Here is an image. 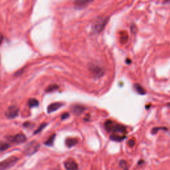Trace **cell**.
Masks as SVG:
<instances>
[{
	"label": "cell",
	"mask_w": 170,
	"mask_h": 170,
	"mask_svg": "<svg viewBox=\"0 0 170 170\" xmlns=\"http://www.w3.org/2000/svg\"><path fill=\"white\" fill-rule=\"evenodd\" d=\"M104 127L110 134V138L113 141L120 142L126 137V128L112 120H108L104 123Z\"/></svg>",
	"instance_id": "6da1fadb"
},
{
	"label": "cell",
	"mask_w": 170,
	"mask_h": 170,
	"mask_svg": "<svg viewBox=\"0 0 170 170\" xmlns=\"http://www.w3.org/2000/svg\"><path fill=\"white\" fill-rule=\"evenodd\" d=\"M108 22V17H102L96 19L93 25V31L96 34L100 33L103 31L104 27H106L107 23Z\"/></svg>",
	"instance_id": "7a4b0ae2"
},
{
	"label": "cell",
	"mask_w": 170,
	"mask_h": 170,
	"mask_svg": "<svg viewBox=\"0 0 170 170\" xmlns=\"http://www.w3.org/2000/svg\"><path fill=\"white\" fill-rule=\"evenodd\" d=\"M18 158L15 156H10L4 161H0V170H6L11 168L17 163Z\"/></svg>",
	"instance_id": "3957f363"
},
{
	"label": "cell",
	"mask_w": 170,
	"mask_h": 170,
	"mask_svg": "<svg viewBox=\"0 0 170 170\" xmlns=\"http://www.w3.org/2000/svg\"><path fill=\"white\" fill-rule=\"evenodd\" d=\"M39 143L36 141H32L25 146L24 148V152L27 156H32L39 150Z\"/></svg>",
	"instance_id": "277c9868"
},
{
	"label": "cell",
	"mask_w": 170,
	"mask_h": 170,
	"mask_svg": "<svg viewBox=\"0 0 170 170\" xmlns=\"http://www.w3.org/2000/svg\"><path fill=\"white\" fill-rule=\"evenodd\" d=\"M89 70L93 77L96 78H100L104 74V70L101 67L98 65H92L89 67Z\"/></svg>",
	"instance_id": "5b68a950"
},
{
	"label": "cell",
	"mask_w": 170,
	"mask_h": 170,
	"mask_svg": "<svg viewBox=\"0 0 170 170\" xmlns=\"http://www.w3.org/2000/svg\"><path fill=\"white\" fill-rule=\"evenodd\" d=\"M19 109L16 106H11L9 107L7 109V111L6 112V116L9 119H13L16 118L19 114Z\"/></svg>",
	"instance_id": "8992f818"
},
{
	"label": "cell",
	"mask_w": 170,
	"mask_h": 170,
	"mask_svg": "<svg viewBox=\"0 0 170 170\" xmlns=\"http://www.w3.org/2000/svg\"><path fill=\"white\" fill-rule=\"evenodd\" d=\"M10 142H14L16 143H24L27 140V138H26L25 135L23 134H18L15 135L14 136H9L7 138Z\"/></svg>",
	"instance_id": "52a82bcc"
},
{
	"label": "cell",
	"mask_w": 170,
	"mask_h": 170,
	"mask_svg": "<svg viewBox=\"0 0 170 170\" xmlns=\"http://www.w3.org/2000/svg\"><path fill=\"white\" fill-rule=\"evenodd\" d=\"M64 166L67 170H77L78 165L75 161L72 159H69L65 162Z\"/></svg>",
	"instance_id": "ba28073f"
},
{
	"label": "cell",
	"mask_w": 170,
	"mask_h": 170,
	"mask_svg": "<svg viewBox=\"0 0 170 170\" xmlns=\"http://www.w3.org/2000/svg\"><path fill=\"white\" fill-rule=\"evenodd\" d=\"M93 1L94 0H75V6L77 8H84L92 3Z\"/></svg>",
	"instance_id": "9c48e42d"
},
{
	"label": "cell",
	"mask_w": 170,
	"mask_h": 170,
	"mask_svg": "<svg viewBox=\"0 0 170 170\" xmlns=\"http://www.w3.org/2000/svg\"><path fill=\"white\" fill-rule=\"evenodd\" d=\"M86 110L85 107L81 105H74L72 106L71 110L72 113L76 116H80Z\"/></svg>",
	"instance_id": "30bf717a"
},
{
	"label": "cell",
	"mask_w": 170,
	"mask_h": 170,
	"mask_svg": "<svg viewBox=\"0 0 170 170\" xmlns=\"http://www.w3.org/2000/svg\"><path fill=\"white\" fill-rule=\"evenodd\" d=\"M62 105L63 104L61 103H54L51 104L47 108L48 113H52V112L57 110H59L61 107H62Z\"/></svg>",
	"instance_id": "8fae6325"
},
{
	"label": "cell",
	"mask_w": 170,
	"mask_h": 170,
	"mask_svg": "<svg viewBox=\"0 0 170 170\" xmlns=\"http://www.w3.org/2000/svg\"><path fill=\"white\" fill-rule=\"evenodd\" d=\"M78 140L77 138H68L65 140V143L68 148H72L73 146H75L77 144Z\"/></svg>",
	"instance_id": "7c38bea8"
},
{
	"label": "cell",
	"mask_w": 170,
	"mask_h": 170,
	"mask_svg": "<svg viewBox=\"0 0 170 170\" xmlns=\"http://www.w3.org/2000/svg\"><path fill=\"white\" fill-rule=\"evenodd\" d=\"M134 88H135V90H136V92L138 94H140V95H143L146 94V90H144V88H143L140 85H138V84H135Z\"/></svg>",
	"instance_id": "4fadbf2b"
},
{
	"label": "cell",
	"mask_w": 170,
	"mask_h": 170,
	"mask_svg": "<svg viewBox=\"0 0 170 170\" xmlns=\"http://www.w3.org/2000/svg\"><path fill=\"white\" fill-rule=\"evenodd\" d=\"M28 104L29 108H34V107H37L39 106V101L35 98H31L28 101Z\"/></svg>",
	"instance_id": "5bb4252c"
},
{
	"label": "cell",
	"mask_w": 170,
	"mask_h": 170,
	"mask_svg": "<svg viewBox=\"0 0 170 170\" xmlns=\"http://www.w3.org/2000/svg\"><path fill=\"white\" fill-rule=\"evenodd\" d=\"M120 40L122 44H126L128 41V35L126 31H122L120 35Z\"/></svg>",
	"instance_id": "9a60e30c"
},
{
	"label": "cell",
	"mask_w": 170,
	"mask_h": 170,
	"mask_svg": "<svg viewBox=\"0 0 170 170\" xmlns=\"http://www.w3.org/2000/svg\"><path fill=\"white\" fill-rule=\"evenodd\" d=\"M56 135L55 134H53L49 138V139L46 141L45 142V145L47 146H51L53 145L54 141H55V138Z\"/></svg>",
	"instance_id": "2e32d148"
},
{
	"label": "cell",
	"mask_w": 170,
	"mask_h": 170,
	"mask_svg": "<svg viewBox=\"0 0 170 170\" xmlns=\"http://www.w3.org/2000/svg\"><path fill=\"white\" fill-rule=\"evenodd\" d=\"M59 88V86L57 85H52L49 86V87L47 88L46 89V92L47 93H51L53 92L54 90H56Z\"/></svg>",
	"instance_id": "e0dca14e"
},
{
	"label": "cell",
	"mask_w": 170,
	"mask_h": 170,
	"mask_svg": "<svg viewBox=\"0 0 170 170\" xmlns=\"http://www.w3.org/2000/svg\"><path fill=\"white\" fill-rule=\"evenodd\" d=\"M9 148V144L6 142H1L0 143V151H5Z\"/></svg>",
	"instance_id": "ac0fdd59"
},
{
	"label": "cell",
	"mask_w": 170,
	"mask_h": 170,
	"mask_svg": "<svg viewBox=\"0 0 170 170\" xmlns=\"http://www.w3.org/2000/svg\"><path fill=\"white\" fill-rule=\"evenodd\" d=\"M47 126V124H46V123H43L40 126H39L37 129L36 131L34 132V134H39V133H40L42 130H43Z\"/></svg>",
	"instance_id": "d6986e66"
},
{
	"label": "cell",
	"mask_w": 170,
	"mask_h": 170,
	"mask_svg": "<svg viewBox=\"0 0 170 170\" xmlns=\"http://www.w3.org/2000/svg\"><path fill=\"white\" fill-rule=\"evenodd\" d=\"M120 166L122 167V168L124 170H128V165L126 161L125 160H121L120 162Z\"/></svg>",
	"instance_id": "ffe728a7"
},
{
	"label": "cell",
	"mask_w": 170,
	"mask_h": 170,
	"mask_svg": "<svg viewBox=\"0 0 170 170\" xmlns=\"http://www.w3.org/2000/svg\"><path fill=\"white\" fill-rule=\"evenodd\" d=\"M167 130V128L166 127H157V128H154L152 129L151 130V132H152V134H156L157 132L158 131V130Z\"/></svg>",
	"instance_id": "44dd1931"
},
{
	"label": "cell",
	"mask_w": 170,
	"mask_h": 170,
	"mask_svg": "<svg viewBox=\"0 0 170 170\" xmlns=\"http://www.w3.org/2000/svg\"><path fill=\"white\" fill-rule=\"evenodd\" d=\"M128 144L130 147H132V146H134L135 145V140H133V139L130 140Z\"/></svg>",
	"instance_id": "7402d4cb"
},
{
	"label": "cell",
	"mask_w": 170,
	"mask_h": 170,
	"mask_svg": "<svg viewBox=\"0 0 170 170\" xmlns=\"http://www.w3.org/2000/svg\"><path fill=\"white\" fill-rule=\"evenodd\" d=\"M69 117V113H64L61 116V119L62 120H65V119L68 118Z\"/></svg>",
	"instance_id": "603a6c76"
},
{
	"label": "cell",
	"mask_w": 170,
	"mask_h": 170,
	"mask_svg": "<svg viewBox=\"0 0 170 170\" xmlns=\"http://www.w3.org/2000/svg\"><path fill=\"white\" fill-rule=\"evenodd\" d=\"M3 35H1V34H0V45H1L2 43V41H3Z\"/></svg>",
	"instance_id": "cb8c5ba5"
},
{
	"label": "cell",
	"mask_w": 170,
	"mask_h": 170,
	"mask_svg": "<svg viewBox=\"0 0 170 170\" xmlns=\"http://www.w3.org/2000/svg\"><path fill=\"white\" fill-rule=\"evenodd\" d=\"M170 1V0H165V1H166V2H167V1Z\"/></svg>",
	"instance_id": "d4e9b609"
},
{
	"label": "cell",
	"mask_w": 170,
	"mask_h": 170,
	"mask_svg": "<svg viewBox=\"0 0 170 170\" xmlns=\"http://www.w3.org/2000/svg\"><path fill=\"white\" fill-rule=\"evenodd\" d=\"M167 105H168V106H169V107H170V103H169V104H167Z\"/></svg>",
	"instance_id": "484cf974"
},
{
	"label": "cell",
	"mask_w": 170,
	"mask_h": 170,
	"mask_svg": "<svg viewBox=\"0 0 170 170\" xmlns=\"http://www.w3.org/2000/svg\"><path fill=\"white\" fill-rule=\"evenodd\" d=\"M54 170H59V169H54Z\"/></svg>",
	"instance_id": "4316f807"
}]
</instances>
